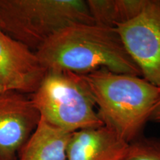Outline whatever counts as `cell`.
Listing matches in <instances>:
<instances>
[{"label":"cell","mask_w":160,"mask_h":160,"mask_svg":"<svg viewBox=\"0 0 160 160\" xmlns=\"http://www.w3.org/2000/svg\"><path fill=\"white\" fill-rule=\"evenodd\" d=\"M36 52L0 29V86L31 95L46 73Z\"/></svg>","instance_id":"obj_7"},{"label":"cell","mask_w":160,"mask_h":160,"mask_svg":"<svg viewBox=\"0 0 160 160\" xmlns=\"http://www.w3.org/2000/svg\"><path fill=\"white\" fill-rule=\"evenodd\" d=\"M30 98L42 118L68 133L104 126L83 74L67 71H47Z\"/></svg>","instance_id":"obj_4"},{"label":"cell","mask_w":160,"mask_h":160,"mask_svg":"<svg viewBox=\"0 0 160 160\" xmlns=\"http://www.w3.org/2000/svg\"><path fill=\"white\" fill-rule=\"evenodd\" d=\"M147 0H86L93 22L116 28L135 18Z\"/></svg>","instance_id":"obj_10"},{"label":"cell","mask_w":160,"mask_h":160,"mask_svg":"<svg viewBox=\"0 0 160 160\" xmlns=\"http://www.w3.org/2000/svg\"><path fill=\"white\" fill-rule=\"evenodd\" d=\"M5 91V89H4L3 88H2L1 86H0V91Z\"/></svg>","instance_id":"obj_13"},{"label":"cell","mask_w":160,"mask_h":160,"mask_svg":"<svg viewBox=\"0 0 160 160\" xmlns=\"http://www.w3.org/2000/svg\"><path fill=\"white\" fill-rule=\"evenodd\" d=\"M40 118L30 95L13 90L0 91V160H17Z\"/></svg>","instance_id":"obj_6"},{"label":"cell","mask_w":160,"mask_h":160,"mask_svg":"<svg viewBox=\"0 0 160 160\" xmlns=\"http://www.w3.org/2000/svg\"><path fill=\"white\" fill-rule=\"evenodd\" d=\"M94 23L84 0H0V29L36 52L66 26Z\"/></svg>","instance_id":"obj_3"},{"label":"cell","mask_w":160,"mask_h":160,"mask_svg":"<svg viewBox=\"0 0 160 160\" xmlns=\"http://www.w3.org/2000/svg\"><path fill=\"white\" fill-rule=\"evenodd\" d=\"M36 54L46 71L85 74L99 69L141 77L116 28L95 23H75L56 32Z\"/></svg>","instance_id":"obj_1"},{"label":"cell","mask_w":160,"mask_h":160,"mask_svg":"<svg viewBox=\"0 0 160 160\" xmlns=\"http://www.w3.org/2000/svg\"><path fill=\"white\" fill-rule=\"evenodd\" d=\"M116 29L143 79L160 87V0H147L137 17Z\"/></svg>","instance_id":"obj_5"},{"label":"cell","mask_w":160,"mask_h":160,"mask_svg":"<svg viewBox=\"0 0 160 160\" xmlns=\"http://www.w3.org/2000/svg\"><path fill=\"white\" fill-rule=\"evenodd\" d=\"M150 121L160 123V102L157 107H156V108L153 110V113H152L151 116V118H150Z\"/></svg>","instance_id":"obj_12"},{"label":"cell","mask_w":160,"mask_h":160,"mask_svg":"<svg viewBox=\"0 0 160 160\" xmlns=\"http://www.w3.org/2000/svg\"><path fill=\"white\" fill-rule=\"evenodd\" d=\"M128 143L105 126L72 133L67 160H122Z\"/></svg>","instance_id":"obj_8"},{"label":"cell","mask_w":160,"mask_h":160,"mask_svg":"<svg viewBox=\"0 0 160 160\" xmlns=\"http://www.w3.org/2000/svg\"><path fill=\"white\" fill-rule=\"evenodd\" d=\"M83 75L103 125L128 144L143 136L146 123L160 102V87L139 76L106 69Z\"/></svg>","instance_id":"obj_2"},{"label":"cell","mask_w":160,"mask_h":160,"mask_svg":"<svg viewBox=\"0 0 160 160\" xmlns=\"http://www.w3.org/2000/svg\"><path fill=\"white\" fill-rule=\"evenodd\" d=\"M71 135L41 117L18 153L17 160H67L66 151Z\"/></svg>","instance_id":"obj_9"},{"label":"cell","mask_w":160,"mask_h":160,"mask_svg":"<svg viewBox=\"0 0 160 160\" xmlns=\"http://www.w3.org/2000/svg\"><path fill=\"white\" fill-rule=\"evenodd\" d=\"M122 160H160V139L142 136L128 144Z\"/></svg>","instance_id":"obj_11"}]
</instances>
